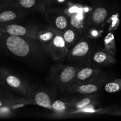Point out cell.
Instances as JSON below:
<instances>
[{"label": "cell", "instance_id": "obj_8", "mask_svg": "<svg viewBox=\"0 0 121 121\" xmlns=\"http://www.w3.org/2000/svg\"><path fill=\"white\" fill-rule=\"evenodd\" d=\"M87 62L96 66H106L113 65L116 63L115 53L104 49L93 50Z\"/></svg>", "mask_w": 121, "mask_h": 121}, {"label": "cell", "instance_id": "obj_6", "mask_svg": "<svg viewBox=\"0 0 121 121\" xmlns=\"http://www.w3.org/2000/svg\"><path fill=\"white\" fill-rule=\"evenodd\" d=\"M100 70L96 65L86 62L79 67L76 75L75 84L83 85L95 81L99 79Z\"/></svg>", "mask_w": 121, "mask_h": 121}, {"label": "cell", "instance_id": "obj_16", "mask_svg": "<svg viewBox=\"0 0 121 121\" xmlns=\"http://www.w3.org/2000/svg\"><path fill=\"white\" fill-rule=\"evenodd\" d=\"M96 99V96L93 95V94L89 95L87 96L82 98L78 100L70 102V107L75 110V111L79 112L84 109L89 108V106H92V105L95 103Z\"/></svg>", "mask_w": 121, "mask_h": 121}, {"label": "cell", "instance_id": "obj_29", "mask_svg": "<svg viewBox=\"0 0 121 121\" xmlns=\"http://www.w3.org/2000/svg\"><path fill=\"white\" fill-rule=\"evenodd\" d=\"M114 114L117 115L121 116V109H118L117 111H114Z\"/></svg>", "mask_w": 121, "mask_h": 121}, {"label": "cell", "instance_id": "obj_14", "mask_svg": "<svg viewBox=\"0 0 121 121\" xmlns=\"http://www.w3.org/2000/svg\"><path fill=\"white\" fill-rule=\"evenodd\" d=\"M85 17H86L82 13L74 12L69 17L70 25L71 27L75 28L82 34L87 27H88L87 18L86 19Z\"/></svg>", "mask_w": 121, "mask_h": 121}, {"label": "cell", "instance_id": "obj_20", "mask_svg": "<svg viewBox=\"0 0 121 121\" xmlns=\"http://www.w3.org/2000/svg\"><path fill=\"white\" fill-rule=\"evenodd\" d=\"M24 99L20 98H0V108H12L20 106L21 102H25Z\"/></svg>", "mask_w": 121, "mask_h": 121}, {"label": "cell", "instance_id": "obj_7", "mask_svg": "<svg viewBox=\"0 0 121 121\" xmlns=\"http://www.w3.org/2000/svg\"><path fill=\"white\" fill-rule=\"evenodd\" d=\"M46 48L52 59L55 61H61L66 59L67 49L61 32H59L51 40Z\"/></svg>", "mask_w": 121, "mask_h": 121}, {"label": "cell", "instance_id": "obj_4", "mask_svg": "<svg viewBox=\"0 0 121 121\" xmlns=\"http://www.w3.org/2000/svg\"><path fill=\"white\" fill-rule=\"evenodd\" d=\"M93 50V46L89 39L81 37L67 51L66 59L70 62L85 63L87 62Z\"/></svg>", "mask_w": 121, "mask_h": 121}, {"label": "cell", "instance_id": "obj_11", "mask_svg": "<svg viewBox=\"0 0 121 121\" xmlns=\"http://www.w3.org/2000/svg\"><path fill=\"white\" fill-rule=\"evenodd\" d=\"M109 11L105 6L98 5L92 10L87 18V26L98 27L106 21Z\"/></svg>", "mask_w": 121, "mask_h": 121}, {"label": "cell", "instance_id": "obj_24", "mask_svg": "<svg viewBox=\"0 0 121 121\" xmlns=\"http://www.w3.org/2000/svg\"><path fill=\"white\" fill-rule=\"evenodd\" d=\"M12 0H0V11L9 6Z\"/></svg>", "mask_w": 121, "mask_h": 121}, {"label": "cell", "instance_id": "obj_21", "mask_svg": "<svg viewBox=\"0 0 121 121\" xmlns=\"http://www.w3.org/2000/svg\"><path fill=\"white\" fill-rule=\"evenodd\" d=\"M104 89L108 93H115L121 91V79H116L108 82L104 86Z\"/></svg>", "mask_w": 121, "mask_h": 121}, {"label": "cell", "instance_id": "obj_26", "mask_svg": "<svg viewBox=\"0 0 121 121\" xmlns=\"http://www.w3.org/2000/svg\"><path fill=\"white\" fill-rule=\"evenodd\" d=\"M54 1V0H44L46 7H49V6L53 5Z\"/></svg>", "mask_w": 121, "mask_h": 121}, {"label": "cell", "instance_id": "obj_3", "mask_svg": "<svg viewBox=\"0 0 121 121\" xmlns=\"http://www.w3.org/2000/svg\"><path fill=\"white\" fill-rule=\"evenodd\" d=\"M0 73L7 88L31 100L30 99H33L35 92L33 87L24 79L5 69H0Z\"/></svg>", "mask_w": 121, "mask_h": 121}, {"label": "cell", "instance_id": "obj_23", "mask_svg": "<svg viewBox=\"0 0 121 121\" xmlns=\"http://www.w3.org/2000/svg\"><path fill=\"white\" fill-rule=\"evenodd\" d=\"M8 89L6 87L0 86V98H14L13 95L9 92Z\"/></svg>", "mask_w": 121, "mask_h": 121}, {"label": "cell", "instance_id": "obj_17", "mask_svg": "<svg viewBox=\"0 0 121 121\" xmlns=\"http://www.w3.org/2000/svg\"><path fill=\"white\" fill-rule=\"evenodd\" d=\"M60 31L51 26V27H49L46 30L38 31L37 33L36 39L46 47L47 44L50 42L51 40H52V39Z\"/></svg>", "mask_w": 121, "mask_h": 121}, {"label": "cell", "instance_id": "obj_2", "mask_svg": "<svg viewBox=\"0 0 121 121\" xmlns=\"http://www.w3.org/2000/svg\"><path fill=\"white\" fill-rule=\"evenodd\" d=\"M79 66L69 65H56L52 66L48 80L62 92L75 84L76 75Z\"/></svg>", "mask_w": 121, "mask_h": 121}, {"label": "cell", "instance_id": "obj_18", "mask_svg": "<svg viewBox=\"0 0 121 121\" xmlns=\"http://www.w3.org/2000/svg\"><path fill=\"white\" fill-rule=\"evenodd\" d=\"M33 102L41 107L50 109L52 107V101L51 97L48 94L43 91H39L34 93L33 98Z\"/></svg>", "mask_w": 121, "mask_h": 121}, {"label": "cell", "instance_id": "obj_19", "mask_svg": "<svg viewBox=\"0 0 121 121\" xmlns=\"http://www.w3.org/2000/svg\"><path fill=\"white\" fill-rule=\"evenodd\" d=\"M70 109L69 102L62 101L61 100H56L52 103L51 110L57 114H63L69 112Z\"/></svg>", "mask_w": 121, "mask_h": 121}, {"label": "cell", "instance_id": "obj_15", "mask_svg": "<svg viewBox=\"0 0 121 121\" xmlns=\"http://www.w3.org/2000/svg\"><path fill=\"white\" fill-rule=\"evenodd\" d=\"M62 35L65 40V44L67 51L72 48L77 41L80 39V34H82L78 30L70 26L62 32Z\"/></svg>", "mask_w": 121, "mask_h": 121}, {"label": "cell", "instance_id": "obj_10", "mask_svg": "<svg viewBox=\"0 0 121 121\" xmlns=\"http://www.w3.org/2000/svg\"><path fill=\"white\" fill-rule=\"evenodd\" d=\"M104 83V80L98 79L95 81L83 85H78L76 84H73L67 87L66 91L70 93H74V94H95L100 91Z\"/></svg>", "mask_w": 121, "mask_h": 121}, {"label": "cell", "instance_id": "obj_27", "mask_svg": "<svg viewBox=\"0 0 121 121\" xmlns=\"http://www.w3.org/2000/svg\"><path fill=\"white\" fill-rule=\"evenodd\" d=\"M0 86H4V87H6L5 84V82H4V79H3V78H2V75H1V73H0Z\"/></svg>", "mask_w": 121, "mask_h": 121}, {"label": "cell", "instance_id": "obj_5", "mask_svg": "<svg viewBox=\"0 0 121 121\" xmlns=\"http://www.w3.org/2000/svg\"><path fill=\"white\" fill-rule=\"evenodd\" d=\"M0 30L5 34L14 36L24 37L36 39L37 27L22 24L19 21L0 22Z\"/></svg>", "mask_w": 121, "mask_h": 121}, {"label": "cell", "instance_id": "obj_25", "mask_svg": "<svg viewBox=\"0 0 121 121\" xmlns=\"http://www.w3.org/2000/svg\"><path fill=\"white\" fill-rule=\"evenodd\" d=\"M11 108H0V117L7 115L8 112L11 111Z\"/></svg>", "mask_w": 121, "mask_h": 121}, {"label": "cell", "instance_id": "obj_30", "mask_svg": "<svg viewBox=\"0 0 121 121\" xmlns=\"http://www.w3.org/2000/svg\"><path fill=\"white\" fill-rule=\"evenodd\" d=\"M5 34V33H3V32H2L1 30H0V40H1V39H2V37L4 36Z\"/></svg>", "mask_w": 121, "mask_h": 121}, {"label": "cell", "instance_id": "obj_22", "mask_svg": "<svg viewBox=\"0 0 121 121\" xmlns=\"http://www.w3.org/2000/svg\"><path fill=\"white\" fill-rule=\"evenodd\" d=\"M105 48L112 53H115V42L113 34L112 33H109L106 37L105 40Z\"/></svg>", "mask_w": 121, "mask_h": 121}, {"label": "cell", "instance_id": "obj_13", "mask_svg": "<svg viewBox=\"0 0 121 121\" xmlns=\"http://www.w3.org/2000/svg\"><path fill=\"white\" fill-rule=\"evenodd\" d=\"M27 12L14 7H6L0 11V22L20 21L25 16Z\"/></svg>", "mask_w": 121, "mask_h": 121}, {"label": "cell", "instance_id": "obj_12", "mask_svg": "<svg viewBox=\"0 0 121 121\" xmlns=\"http://www.w3.org/2000/svg\"><path fill=\"white\" fill-rule=\"evenodd\" d=\"M47 20L52 27L61 33L70 27L69 17L61 12H51L47 15Z\"/></svg>", "mask_w": 121, "mask_h": 121}, {"label": "cell", "instance_id": "obj_28", "mask_svg": "<svg viewBox=\"0 0 121 121\" xmlns=\"http://www.w3.org/2000/svg\"><path fill=\"white\" fill-rule=\"evenodd\" d=\"M67 1V0H54L53 2V4H61Z\"/></svg>", "mask_w": 121, "mask_h": 121}, {"label": "cell", "instance_id": "obj_9", "mask_svg": "<svg viewBox=\"0 0 121 121\" xmlns=\"http://www.w3.org/2000/svg\"><path fill=\"white\" fill-rule=\"evenodd\" d=\"M9 6L24 11H46V5L44 0H12Z\"/></svg>", "mask_w": 121, "mask_h": 121}, {"label": "cell", "instance_id": "obj_1", "mask_svg": "<svg viewBox=\"0 0 121 121\" xmlns=\"http://www.w3.org/2000/svg\"><path fill=\"white\" fill-rule=\"evenodd\" d=\"M2 47L17 57L28 60H41L48 53L47 48L35 39L5 34L0 40Z\"/></svg>", "mask_w": 121, "mask_h": 121}]
</instances>
